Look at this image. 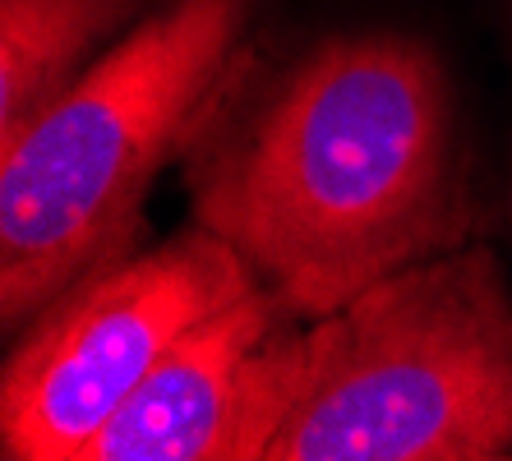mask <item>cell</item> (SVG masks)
I'll list each match as a JSON object with an SVG mask.
<instances>
[{"label": "cell", "instance_id": "cell-2", "mask_svg": "<svg viewBox=\"0 0 512 461\" xmlns=\"http://www.w3.org/2000/svg\"><path fill=\"white\" fill-rule=\"evenodd\" d=\"M245 0H176L0 139V319L19 328L134 240L143 194L203 134Z\"/></svg>", "mask_w": 512, "mask_h": 461}, {"label": "cell", "instance_id": "cell-1", "mask_svg": "<svg viewBox=\"0 0 512 461\" xmlns=\"http://www.w3.org/2000/svg\"><path fill=\"white\" fill-rule=\"evenodd\" d=\"M190 190L282 305L323 319L462 240L443 65L416 37H328L217 134L203 125Z\"/></svg>", "mask_w": 512, "mask_h": 461}, {"label": "cell", "instance_id": "cell-6", "mask_svg": "<svg viewBox=\"0 0 512 461\" xmlns=\"http://www.w3.org/2000/svg\"><path fill=\"white\" fill-rule=\"evenodd\" d=\"M139 0H0V139L37 120L74 83L97 37Z\"/></svg>", "mask_w": 512, "mask_h": 461}, {"label": "cell", "instance_id": "cell-3", "mask_svg": "<svg viewBox=\"0 0 512 461\" xmlns=\"http://www.w3.org/2000/svg\"><path fill=\"white\" fill-rule=\"evenodd\" d=\"M512 448V296L485 249L420 259L305 328L268 461H494Z\"/></svg>", "mask_w": 512, "mask_h": 461}, {"label": "cell", "instance_id": "cell-4", "mask_svg": "<svg viewBox=\"0 0 512 461\" xmlns=\"http://www.w3.org/2000/svg\"><path fill=\"white\" fill-rule=\"evenodd\" d=\"M236 245L194 226L153 254L102 263L60 291L5 360L0 448L10 461H79L93 434L185 328L250 296Z\"/></svg>", "mask_w": 512, "mask_h": 461}, {"label": "cell", "instance_id": "cell-5", "mask_svg": "<svg viewBox=\"0 0 512 461\" xmlns=\"http://www.w3.org/2000/svg\"><path fill=\"white\" fill-rule=\"evenodd\" d=\"M300 392V314L259 282L180 332L79 461H268Z\"/></svg>", "mask_w": 512, "mask_h": 461}]
</instances>
